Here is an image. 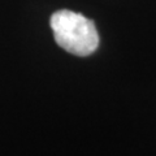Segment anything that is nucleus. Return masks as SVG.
<instances>
[{"instance_id": "1", "label": "nucleus", "mask_w": 156, "mask_h": 156, "mask_svg": "<svg viewBox=\"0 0 156 156\" xmlns=\"http://www.w3.org/2000/svg\"><path fill=\"white\" fill-rule=\"evenodd\" d=\"M50 25L56 43L69 53L87 56L98 48L99 35L94 22L81 13L61 9L52 14Z\"/></svg>"}]
</instances>
